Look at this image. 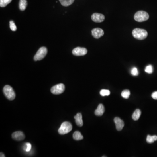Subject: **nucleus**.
<instances>
[{"label":"nucleus","instance_id":"obj_1","mask_svg":"<svg viewBox=\"0 0 157 157\" xmlns=\"http://www.w3.org/2000/svg\"><path fill=\"white\" fill-rule=\"evenodd\" d=\"M132 34L134 38L138 40H144L148 36V32L144 29L135 28L132 31Z\"/></svg>","mask_w":157,"mask_h":157},{"label":"nucleus","instance_id":"obj_2","mask_svg":"<svg viewBox=\"0 0 157 157\" xmlns=\"http://www.w3.org/2000/svg\"><path fill=\"white\" fill-rule=\"evenodd\" d=\"M72 125L70 122L65 121L63 122L61 125L58 130V132L61 135H64L68 134L72 131Z\"/></svg>","mask_w":157,"mask_h":157},{"label":"nucleus","instance_id":"obj_3","mask_svg":"<svg viewBox=\"0 0 157 157\" xmlns=\"http://www.w3.org/2000/svg\"><path fill=\"white\" fill-rule=\"evenodd\" d=\"M3 92L7 98L10 101H13L15 99V92L10 85H5L3 88Z\"/></svg>","mask_w":157,"mask_h":157},{"label":"nucleus","instance_id":"obj_4","mask_svg":"<svg viewBox=\"0 0 157 157\" xmlns=\"http://www.w3.org/2000/svg\"><path fill=\"white\" fill-rule=\"evenodd\" d=\"M149 18L148 14L146 11H140L136 12L134 16L135 20L138 22H143L148 20Z\"/></svg>","mask_w":157,"mask_h":157},{"label":"nucleus","instance_id":"obj_5","mask_svg":"<svg viewBox=\"0 0 157 157\" xmlns=\"http://www.w3.org/2000/svg\"><path fill=\"white\" fill-rule=\"evenodd\" d=\"M48 50L45 47H42L40 48L38 50L35 54L34 57V61L41 60L43 59H44L47 54Z\"/></svg>","mask_w":157,"mask_h":157},{"label":"nucleus","instance_id":"obj_6","mask_svg":"<svg viewBox=\"0 0 157 157\" xmlns=\"http://www.w3.org/2000/svg\"><path fill=\"white\" fill-rule=\"evenodd\" d=\"M65 89V87L63 84L60 83L52 87L51 92L55 95L61 94L63 93Z\"/></svg>","mask_w":157,"mask_h":157},{"label":"nucleus","instance_id":"obj_7","mask_svg":"<svg viewBox=\"0 0 157 157\" xmlns=\"http://www.w3.org/2000/svg\"><path fill=\"white\" fill-rule=\"evenodd\" d=\"M87 53V50L85 48L78 47L76 48L73 49L72 53L73 55L76 56H83L86 55Z\"/></svg>","mask_w":157,"mask_h":157},{"label":"nucleus","instance_id":"obj_8","mask_svg":"<svg viewBox=\"0 0 157 157\" xmlns=\"http://www.w3.org/2000/svg\"><path fill=\"white\" fill-rule=\"evenodd\" d=\"M91 19L95 23H102L105 20V16L103 14L95 13L92 15Z\"/></svg>","mask_w":157,"mask_h":157},{"label":"nucleus","instance_id":"obj_9","mask_svg":"<svg viewBox=\"0 0 157 157\" xmlns=\"http://www.w3.org/2000/svg\"><path fill=\"white\" fill-rule=\"evenodd\" d=\"M104 31L100 28H95L92 30L93 36L96 39H98L104 35Z\"/></svg>","mask_w":157,"mask_h":157},{"label":"nucleus","instance_id":"obj_10","mask_svg":"<svg viewBox=\"0 0 157 157\" xmlns=\"http://www.w3.org/2000/svg\"><path fill=\"white\" fill-rule=\"evenodd\" d=\"M12 138L13 139L17 141L23 140L25 138V136L23 132L21 131H16L12 134Z\"/></svg>","mask_w":157,"mask_h":157},{"label":"nucleus","instance_id":"obj_11","mask_svg":"<svg viewBox=\"0 0 157 157\" xmlns=\"http://www.w3.org/2000/svg\"><path fill=\"white\" fill-rule=\"evenodd\" d=\"M114 121L115 123L117 130L118 131L122 130L125 126V123L123 120H121L119 117H116L114 119Z\"/></svg>","mask_w":157,"mask_h":157},{"label":"nucleus","instance_id":"obj_12","mask_svg":"<svg viewBox=\"0 0 157 157\" xmlns=\"http://www.w3.org/2000/svg\"><path fill=\"white\" fill-rule=\"evenodd\" d=\"M74 119L75 120L76 123L78 126L82 127L83 125V118H82V114L80 113H78L76 115L74 116Z\"/></svg>","mask_w":157,"mask_h":157},{"label":"nucleus","instance_id":"obj_13","mask_svg":"<svg viewBox=\"0 0 157 157\" xmlns=\"http://www.w3.org/2000/svg\"><path fill=\"white\" fill-rule=\"evenodd\" d=\"M105 111L104 106L102 104H99L97 108L95 110V115L97 116H101L103 115Z\"/></svg>","mask_w":157,"mask_h":157},{"label":"nucleus","instance_id":"obj_14","mask_svg":"<svg viewBox=\"0 0 157 157\" xmlns=\"http://www.w3.org/2000/svg\"><path fill=\"white\" fill-rule=\"evenodd\" d=\"M141 112L139 109H136L133 113L132 116V119L134 121H138L141 115Z\"/></svg>","mask_w":157,"mask_h":157},{"label":"nucleus","instance_id":"obj_15","mask_svg":"<svg viewBox=\"0 0 157 157\" xmlns=\"http://www.w3.org/2000/svg\"><path fill=\"white\" fill-rule=\"evenodd\" d=\"M27 6V1L26 0H20L19 7L21 11L25 10Z\"/></svg>","mask_w":157,"mask_h":157},{"label":"nucleus","instance_id":"obj_16","mask_svg":"<svg viewBox=\"0 0 157 157\" xmlns=\"http://www.w3.org/2000/svg\"><path fill=\"white\" fill-rule=\"evenodd\" d=\"M73 138L76 140H80L83 139V137L79 131H76L73 134Z\"/></svg>","mask_w":157,"mask_h":157},{"label":"nucleus","instance_id":"obj_17","mask_svg":"<svg viewBox=\"0 0 157 157\" xmlns=\"http://www.w3.org/2000/svg\"><path fill=\"white\" fill-rule=\"evenodd\" d=\"M61 5L63 6L67 7L72 5L74 0H59Z\"/></svg>","mask_w":157,"mask_h":157},{"label":"nucleus","instance_id":"obj_18","mask_svg":"<svg viewBox=\"0 0 157 157\" xmlns=\"http://www.w3.org/2000/svg\"><path fill=\"white\" fill-rule=\"evenodd\" d=\"M147 142L148 143L152 144L154 143V141L157 140V136L156 135H154V136H151V135H148L147 137Z\"/></svg>","mask_w":157,"mask_h":157},{"label":"nucleus","instance_id":"obj_19","mask_svg":"<svg viewBox=\"0 0 157 157\" xmlns=\"http://www.w3.org/2000/svg\"><path fill=\"white\" fill-rule=\"evenodd\" d=\"M12 1V0H0V6L4 8Z\"/></svg>","mask_w":157,"mask_h":157},{"label":"nucleus","instance_id":"obj_20","mask_svg":"<svg viewBox=\"0 0 157 157\" xmlns=\"http://www.w3.org/2000/svg\"><path fill=\"white\" fill-rule=\"evenodd\" d=\"M130 94V92L129 90L126 89V90L122 91V93H121V96L124 98L127 99H128V98L129 97Z\"/></svg>","mask_w":157,"mask_h":157},{"label":"nucleus","instance_id":"obj_21","mask_svg":"<svg viewBox=\"0 0 157 157\" xmlns=\"http://www.w3.org/2000/svg\"><path fill=\"white\" fill-rule=\"evenodd\" d=\"M110 94H111V92L110 90L107 89H103L100 91V94L103 97L109 96Z\"/></svg>","mask_w":157,"mask_h":157},{"label":"nucleus","instance_id":"obj_22","mask_svg":"<svg viewBox=\"0 0 157 157\" xmlns=\"http://www.w3.org/2000/svg\"><path fill=\"white\" fill-rule=\"evenodd\" d=\"M145 71L148 74H152L153 72V67L151 65L147 66L145 67Z\"/></svg>","mask_w":157,"mask_h":157},{"label":"nucleus","instance_id":"obj_23","mask_svg":"<svg viewBox=\"0 0 157 157\" xmlns=\"http://www.w3.org/2000/svg\"><path fill=\"white\" fill-rule=\"evenodd\" d=\"M24 150L26 152H29L32 149V145L29 143H26L23 147Z\"/></svg>","mask_w":157,"mask_h":157},{"label":"nucleus","instance_id":"obj_24","mask_svg":"<svg viewBox=\"0 0 157 157\" xmlns=\"http://www.w3.org/2000/svg\"><path fill=\"white\" fill-rule=\"evenodd\" d=\"M10 28L12 31L15 32V31H16L17 30V27H16L15 23H14L13 21H10Z\"/></svg>","mask_w":157,"mask_h":157},{"label":"nucleus","instance_id":"obj_25","mask_svg":"<svg viewBox=\"0 0 157 157\" xmlns=\"http://www.w3.org/2000/svg\"><path fill=\"white\" fill-rule=\"evenodd\" d=\"M131 74L134 76H137L138 75L139 72L136 67H133L131 70Z\"/></svg>","mask_w":157,"mask_h":157},{"label":"nucleus","instance_id":"obj_26","mask_svg":"<svg viewBox=\"0 0 157 157\" xmlns=\"http://www.w3.org/2000/svg\"><path fill=\"white\" fill-rule=\"evenodd\" d=\"M152 97L154 99H157V91L153 93L152 95Z\"/></svg>","mask_w":157,"mask_h":157},{"label":"nucleus","instance_id":"obj_27","mask_svg":"<svg viewBox=\"0 0 157 157\" xmlns=\"http://www.w3.org/2000/svg\"><path fill=\"white\" fill-rule=\"evenodd\" d=\"M0 157H5V154H4L3 153L1 152L0 153Z\"/></svg>","mask_w":157,"mask_h":157}]
</instances>
